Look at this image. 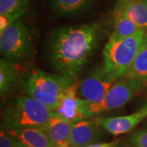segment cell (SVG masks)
Here are the masks:
<instances>
[{
    "label": "cell",
    "mask_w": 147,
    "mask_h": 147,
    "mask_svg": "<svg viewBox=\"0 0 147 147\" xmlns=\"http://www.w3.org/2000/svg\"><path fill=\"white\" fill-rule=\"evenodd\" d=\"M145 127H146V128H147V122H146V124H145Z\"/></svg>",
    "instance_id": "cell-23"
},
{
    "label": "cell",
    "mask_w": 147,
    "mask_h": 147,
    "mask_svg": "<svg viewBox=\"0 0 147 147\" xmlns=\"http://www.w3.org/2000/svg\"><path fill=\"white\" fill-rule=\"evenodd\" d=\"M142 89L130 79L125 77L119 79L110 88L105 99L100 104L93 105L89 103L88 110V118L121 108L127 104Z\"/></svg>",
    "instance_id": "cell-6"
},
{
    "label": "cell",
    "mask_w": 147,
    "mask_h": 147,
    "mask_svg": "<svg viewBox=\"0 0 147 147\" xmlns=\"http://www.w3.org/2000/svg\"><path fill=\"white\" fill-rule=\"evenodd\" d=\"M100 38L96 23L58 28L48 38L47 59L58 73L74 78L94 55Z\"/></svg>",
    "instance_id": "cell-1"
},
{
    "label": "cell",
    "mask_w": 147,
    "mask_h": 147,
    "mask_svg": "<svg viewBox=\"0 0 147 147\" xmlns=\"http://www.w3.org/2000/svg\"><path fill=\"white\" fill-rule=\"evenodd\" d=\"M147 118V105L127 115L118 117H98L95 120L98 125L112 135L119 136L132 131Z\"/></svg>",
    "instance_id": "cell-9"
},
{
    "label": "cell",
    "mask_w": 147,
    "mask_h": 147,
    "mask_svg": "<svg viewBox=\"0 0 147 147\" xmlns=\"http://www.w3.org/2000/svg\"><path fill=\"white\" fill-rule=\"evenodd\" d=\"M74 84V78L62 74H50L34 69L22 81L25 92L30 97L55 110L65 92Z\"/></svg>",
    "instance_id": "cell-2"
},
{
    "label": "cell",
    "mask_w": 147,
    "mask_h": 147,
    "mask_svg": "<svg viewBox=\"0 0 147 147\" xmlns=\"http://www.w3.org/2000/svg\"><path fill=\"white\" fill-rule=\"evenodd\" d=\"M100 126L95 119H84L74 123L70 135V147H85L100 140Z\"/></svg>",
    "instance_id": "cell-10"
},
{
    "label": "cell",
    "mask_w": 147,
    "mask_h": 147,
    "mask_svg": "<svg viewBox=\"0 0 147 147\" xmlns=\"http://www.w3.org/2000/svg\"><path fill=\"white\" fill-rule=\"evenodd\" d=\"M95 0H49V7L53 15L60 18L79 16L93 6Z\"/></svg>",
    "instance_id": "cell-12"
},
{
    "label": "cell",
    "mask_w": 147,
    "mask_h": 147,
    "mask_svg": "<svg viewBox=\"0 0 147 147\" xmlns=\"http://www.w3.org/2000/svg\"><path fill=\"white\" fill-rule=\"evenodd\" d=\"M116 147H119V146H116ZM124 147H134V146H132V145H131V146H124Z\"/></svg>",
    "instance_id": "cell-24"
},
{
    "label": "cell",
    "mask_w": 147,
    "mask_h": 147,
    "mask_svg": "<svg viewBox=\"0 0 147 147\" xmlns=\"http://www.w3.org/2000/svg\"><path fill=\"white\" fill-rule=\"evenodd\" d=\"M6 123L10 130L44 127L55 111L30 96H17L5 110Z\"/></svg>",
    "instance_id": "cell-3"
},
{
    "label": "cell",
    "mask_w": 147,
    "mask_h": 147,
    "mask_svg": "<svg viewBox=\"0 0 147 147\" xmlns=\"http://www.w3.org/2000/svg\"><path fill=\"white\" fill-rule=\"evenodd\" d=\"M146 30H140L131 36L114 43H106L103 49L104 69L119 79L126 76L142 46Z\"/></svg>",
    "instance_id": "cell-4"
},
{
    "label": "cell",
    "mask_w": 147,
    "mask_h": 147,
    "mask_svg": "<svg viewBox=\"0 0 147 147\" xmlns=\"http://www.w3.org/2000/svg\"><path fill=\"white\" fill-rule=\"evenodd\" d=\"M73 125V123L64 119L56 114L42 128L46 131L54 147H70L69 140Z\"/></svg>",
    "instance_id": "cell-11"
},
{
    "label": "cell",
    "mask_w": 147,
    "mask_h": 147,
    "mask_svg": "<svg viewBox=\"0 0 147 147\" xmlns=\"http://www.w3.org/2000/svg\"><path fill=\"white\" fill-rule=\"evenodd\" d=\"M129 140L134 147H147V128L138 129L132 132Z\"/></svg>",
    "instance_id": "cell-19"
},
{
    "label": "cell",
    "mask_w": 147,
    "mask_h": 147,
    "mask_svg": "<svg viewBox=\"0 0 147 147\" xmlns=\"http://www.w3.org/2000/svg\"><path fill=\"white\" fill-rule=\"evenodd\" d=\"M117 79L103 68L95 69L85 77L78 88L79 96L90 104L97 105L105 99L110 88Z\"/></svg>",
    "instance_id": "cell-7"
},
{
    "label": "cell",
    "mask_w": 147,
    "mask_h": 147,
    "mask_svg": "<svg viewBox=\"0 0 147 147\" xmlns=\"http://www.w3.org/2000/svg\"><path fill=\"white\" fill-rule=\"evenodd\" d=\"M32 37L29 28L21 21L13 22L0 33V51L3 59L21 61L31 53Z\"/></svg>",
    "instance_id": "cell-5"
},
{
    "label": "cell",
    "mask_w": 147,
    "mask_h": 147,
    "mask_svg": "<svg viewBox=\"0 0 147 147\" xmlns=\"http://www.w3.org/2000/svg\"><path fill=\"white\" fill-rule=\"evenodd\" d=\"M0 147H25L9 131L1 130Z\"/></svg>",
    "instance_id": "cell-20"
},
{
    "label": "cell",
    "mask_w": 147,
    "mask_h": 147,
    "mask_svg": "<svg viewBox=\"0 0 147 147\" xmlns=\"http://www.w3.org/2000/svg\"><path fill=\"white\" fill-rule=\"evenodd\" d=\"M131 0H119V9L121 8L123 6H124L128 2H130Z\"/></svg>",
    "instance_id": "cell-22"
},
{
    "label": "cell",
    "mask_w": 147,
    "mask_h": 147,
    "mask_svg": "<svg viewBox=\"0 0 147 147\" xmlns=\"http://www.w3.org/2000/svg\"><path fill=\"white\" fill-rule=\"evenodd\" d=\"M119 11H123L138 28L147 31V0H131Z\"/></svg>",
    "instance_id": "cell-16"
},
{
    "label": "cell",
    "mask_w": 147,
    "mask_h": 147,
    "mask_svg": "<svg viewBox=\"0 0 147 147\" xmlns=\"http://www.w3.org/2000/svg\"><path fill=\"white\" fill-rule=\"evenodd\" d=\"M140 30L142 29L138 28L137 25L123 11H119L116 17L115 30L107 43H114L120 41L123 38L131 36Z\"/></svg>",
    "instance_id": "cell-15"
},
{
    "label": "cell",
    "mask_w": 147,
    "mask_h": 147,
    "mask_svg": "<svg viewBox=\"0 0 147 147\" xmlns=\"http://www.w3.org/2000/svg\"><path fill=\"white\" fill-rule=\"evenodd\" d=\"M16 70L11 62L5 59L0 61V94L4 96L12 92L16 85Z\"/></svg>",
    "instance_id": "cell-18"
},
{
    "label": "cell",
    "mask_w": 147,
    "mask_h": 147,
    "mask_svg": "<svg viewBox=\"0 0 147 147\" xmlns=\"http://www.w3.org/2000/svg\"><path fill=\"white\" fill-rule=\"evenodd\" d=\"M76 90L75 84L69 87L54 110L58 116L73 123L88 119V110L89 102L78 97Z\"/></svg>",
    "instance_id": "cell-8"
},
{
    "label": "cell",
    "mask_w": 147,
    "mask_h": 147,
    "mask_svg": "<svg viewBox=\"0 0 147 147\" xmlns=\"http://www.w3.org/2000/svg\"><path fill=\"white\" fill-rule=\"evenodd\" d=\"M9 131L25 147H54L46 131L41 127H27Z\"/></svg>",
    "instance_id": "cell-13"
},
{
    "label": "cell",
    "mask_w": 147,
    "mask_h": 147,
    "mask_svg": "<svg viewBox=\"0 0 147 147\" xmlns=\"http://www.w3.org/2000/svg\"><path fill=\"white\" fill-rule=\"evenodd\" d=\"M115 144L114 143H96V144H92L88 146L85 147H116Z\"/></svg>",
    "instance_id": "cell-21"
},
{
    "label": "cell",
    "mask_w": 147,
    "mask_h": 147,
    "mask_svg": "<svg viewBox=\"0 0 147 147\" xmlns=\"http://www.w3.org/2000/svg\"><path fill=\"white\" fill-rule=\"evenodd\" d=\"M30 0H0V16L7 17L12 23L26 13Z\"/></svg>",
    "instance_id": "cell-17"
},
{
    "label": "cell",
    "mask_w": 147,
    "mask_h": 147,
    "mask_svg": "<svg viewBox=\"0 0 147 147\" xmlns=\"http://www.w3.org/2000/svg\"><path fill=\"white\" fill-rule=\"evenodd\" d=\"M125 78L134 82L142 88L147 84V31L140 50Z\"/></svg>",
    "instance_id": "cell-14"
}]
</instances>
